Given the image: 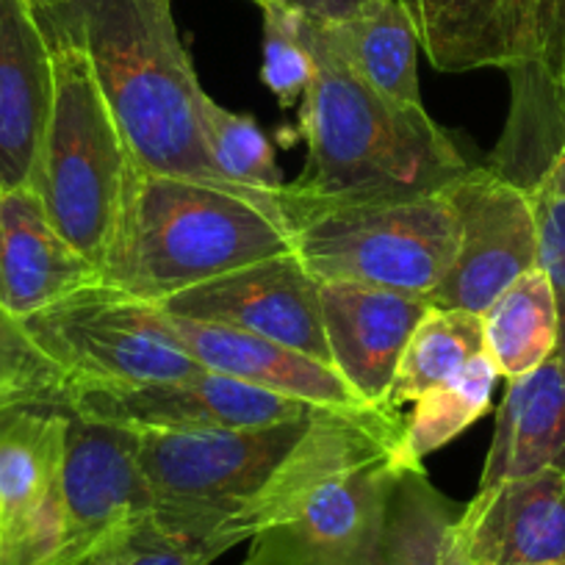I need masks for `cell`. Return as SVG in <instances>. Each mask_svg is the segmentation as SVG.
Listing matches in <instances>:
<instances>
[{
  "instance_id": "cell-30",
  "label": "cell",
  "mask_w": 565,
  "mask_h": 565,
  "mask_svg": "<svg viewBox=\"0 0 565 565\" xmlns=\"http://www.w3.org/2000/svg\"><path fill=\"white\" fill-rule=\"evenodd\" d=\"M258 7H280L313 23H333L350 18L366 0H255Z\"/></svg>"
},
{
  "instance_id": "cell-27",
  "label": "cell",
  "mask_w": 565,
  "mask_h": 565,
  "mask_svg": "<svg viewBox=\"0 0 565 565\" xmlns=\"http://www.w3.org/2000/svg\"><path fill=\"white\" fill-rule=\"evenodd\" d=\"M260 14H264L260 78L280 108L302 106L317 78V62L302 31V18L280 7H260Z\"/></svg>"
},
{
  "instance_id": "cell-24",
  "label": "cell",
  "mask_w": 565,
  "mask_h": 565,
  "mask_svg": "<svg viewBox=\"0 0 565 565\" xmlns=\"http://www.w3.org/2000/svg\"><path fill=\"white\" fill-rule=\"evenodd\" d=\"M497 366L480 352L447 383L436 385L413 402V413L402 422L399 458L407 469H422V460L466 433L491 405Z\"/></svg>"
},
{
  "instance_id": "cell-26",
  "label": "cell",
  "mask_w": 565,
  "mask_h": 565,
  "mask_svg": "<svg viewBox=\"0 0 565 565\" xmlns=\"http://www.w3.org/2000/svg\"><path fill=\"white\" fill-rule=\"evenodd\" d=\"M67 377L34 344L18 317L0 308V411L12 405L64 407Z\"/></svg>"
},
{
  "instance_id": "cell-25",
  "label": "cell",
  "mask_w": 565,
  "mask_h": 565,
  "mask_svg": "<svg viewBox=\"0 0 565 565\" xmlns=\"http://www.w3.org/2000/svg\"><path fill=\"white\" fill-rule=\"evenodd\" d=\"M205 141H209L211 164L231 186L258 198H280L286 181L277 170L275 148L249 114L227 111L209 97Z\"/></svg>"
},
{
  "instance_id": "cell-10",
  "label": "cell",
  "mask_w": 565,
  "mask_h": 565,
  "mask_svg": "<svg viewBox=\"0 0 565 565\" xmlns=\"http://www.w3.org/2000/svg\"><path fill=\"white\" fill-rule=\"evenodd\" d=\"M64 411L130 430H244L300 422L333 407L308 405L200 369L189 377L153 383H70Z\"/></svg>"
},
{
  "instance_id": "cell-18",
  "label": "cell",
  "mask_w": 565,
  "mask_h": 565,
  "mask_svg": "<svg viewBox=\"0 0 565 565\" xmlns=\"http://www.w3.org/2000/svg\"><path fill=\"white\" fill-rule=\"evenodd\" d=\"M167 319L189 355L209 372H220L225 377L317 407H333V411L366 407L330 363L317 361L306 352L225 324L194 322L170 313Z\"/></svg>"
},
{
  "instance_id": "cell-15",
  "label": "cell",
  "mask_w": 565,
  "mask_h": 565,
  "mask_svg": "<svg viewBox=\"0 0 565 565\" xmlns=\"http://www.w3.org/2000/svg\"><path fill=\"white\" fill-rule=\"evenodd\" d=\"M463 565H565V471L477 488L458 519Z\"/></svg>"
},
{
  "instance_id": "cell-22",
  "label": "cell",
  "mask_w": 565,
  "mask_h": 565,
  "mask_svg": "<svg viewBox=\"0 0 565 565\" xmlns=\"http://www.w3.org/2000/svg\"><path fill=\"white\" fill-rule=\"evenodd\" d=\"M424 469H405L396 480L385 513V565H463L458 548V519Z\"/></svg>"
},
{
  "instance_id": "cell-12",
  "label": "cell",
  "mask_w": 565,
  "mask_h": 565,
  "mask_svg": "<svg viewBox=\"0 0 565 565\" xmlns=\"http://www.w3.org/2000/svg\"><path fill=\"white\" fill-rule=\"evenodd\" d=\"M64 548L58 565H78L100 543L156 510L139 463V433L67 411L62 458Z\"/></svg>"
},
{
  "instance_id": "cell-11",
  "label": "cell",
  "mask_w": 565,
  "mask_h": 565,
  "mask_svg": "<svg viewBox=\"0 0 565 565\" xmlns=\"http://www.w3.org/2000/svg\"><path fill=\"white\" fill-rule=\"evenodd\" d=\"M67 411H0V565H58L64 548L62 458Z\"/></svg>"
},
{
  "instance_id": "cell-9",
  "label": "cell",
  "mask_w": 565,
  "mask_h": 565,
  "mask_svg": "<svg viewBox=\"0 0 565 565\" xmlns=\"http://www.w3.org/2000/svg\"><path fill=\"white\" fill-rule=\"evenodd\" d=\"M444 198L458 216V255L430 302L482 317L521 275L541 266L535 198L488 164L469 167Z\"/></svg>"
},
{
  "instance_id": "cell-17",
  "label": "cell",
  "mask_w": 565,
  "mask_h": 565,
  "mask_svg": "<svg viewBox=\"0 0 565 565\" xmlns=\"http://www.w3.org/2000/svg\"><path fill=\"white\" fill-rule=\"evenodd\" d=\"M100 280L31 186L0 192V308L25 319Z\"/></svg>"
},
{
  "instance_id": "cell-23",
  "label": "cell",
  "mask_w": 565,
  "mask_h": 565,
  "mask_svg": "<svg viewBox=\"0 0 565 565\" xmlns=\"http://www.w3.org/2000/svg\"><path fill=\"white\" fill-rule=\"evenodd\" d=\"M480 352H486L480 313L433 306L402 352L388 394V411L399 416L402 405H413L422 394L452 380Z\"/></svg>"
},
{
  "instance_id": "cell-7",
  "label": "cell",
  "mask_w": 565,
  "mask_h": 565,
  "mask_svg": "<svg viewBox=\"0 0 565 565\" xmlns=\"http://www.w3.org/2000/svg\"><path fill=\"white\" fill-rule=\"evenodd\" d=\"M317 416V413H313ZM244 430H136L153 513L220 557L242 543L238 521L295 449L308 422Z\"/></svg>"
},
{
  "instance_id": "cell-28",
  "label": "cell",
  "mask_w": 565,
  "mask_h": 565,
  "mask_svg": "<svg viewBox=\"0 0 565 565\" xmlns=\"http://www.w3.org/2000/svg\"><path fill=\"white\" fill-rule=\"evenodd\" d=\"M216 554L170 530L156 513L108 537L78 565H209Z\"/></svg>"
},
{
  "instance_id": "cell-1",
  "label": "cell",
  "mask_w": 565,
  "mask_h": 565,
  "mask_svg": "<svg viewBox=\"0 0 565 565\" xmlns=\"http://www.w3.org/2000/svg\"><path fill=\"white\" fill-rule=\"evenodd\" d=\"M34 12L42 29L84 47L139 170L242 192L211 164L209 95L178 34L172 0H51Z\"/></svg>"
},
{
  "instance_id": "cell-32",
  "label": "cell",
  "mask_w": 565,
  "mask_h": 565,
  "mask_svg": "<svg viewBox=\"0 0 565 565\" xmlns=\"http://www.w3.org/2000/svg\"><path fill=\"white\" fill-rule=\"evenodd\" d=\"M535 192H554V194H565V139H563V148H559L557 159H554L552 170L546 172L541 186Z\"/></svg>"
},
{
  "instance_id": "cell-21",
  "label": "cell",
  "mask_w": 565,
  "mask_h": 565,
  "mask_svg": "<svg viewBox=\"0 0 565 565\" xmlns=\"http://www.w3.org/2000/svg\"><path fill=\"white\" fill-rule=\"evenodd\" d=\"M486 352L499 377L515 380L535 372L557 352V300L541 266L521 275L482 313Z\"/></svg>"
},
{
  "instance_id": "cell-5",
  "label": "cell",
  "mask_w": 565,
  "mask_h": 565,
  "mask_svg": "<svg viewBox=\"0 0 565 565\" xmlns=\"http://www.w3.org/2000/svg\"><path fill=\"white\" fill-rule=\"evenodd\" d=\"M53 100L31 189L56 231L100 275L122 222L136 164L84 47L45 29Z\"/></svg>"
},
{
  "instance_id": "cell-3",
  "label": "cell",
  "mask_w": 565,
  "mask_h": 565,
  "mask_svg": "<svg viewBox=\"0 0 565 565\" xmlns=\"http://www.w3.org/2000/svg\"><path fill=\"white\" fill-rule=\"evenodd\" d=\"M441 73L504 70L510 114L488 167L535 192L565 139V0H405Z\"/></svg>"
},
{
  "instance_id": "cell-16",
  "label": "cell",
  "mask_w": 565,
  "mask_h": 565,
  "mask_svg": "<svg viewBox=\"0 0 565 565\" xmlns=\"http://www.w3.org/2000/svg\"><path fill=\"white\" fill-rule=\"evenodd\" d=\"M51 100V42L31 0H0V192L34 181Z\"/></svg>"
},
{
  "instance_id": "cell-13",
  "label": "cell",
  "mask_w": 565,
  "mask_h": 565,
  "mask_svg": "<svg viewBox=\"0 0 565 565\" xmlns=\"http://www.w3.org/2000/svg\"><path fill=\"white\" fill-rule=\"evenodd\" d=\"M319 289L322 282L289 253L200 282L159 308L170 317L247 330L330 363Z\"/></svg>"
},
{
  "instance_id": "cell-31",
  "label": "cell",
  "mask_w": 565,
  "mask_h": 565,
  "mask_svg": "<svg viewBox=\"0 0 565 565\" xmlns=\"http://www.w3.org/2000/svg\"><path fill=\"white\" fill-rule=\"evenodd\" d=\"M242 565H313V563H306V559L295 557V554H289L286 548L266 541L264 535H255L253 546H249L247 552V559H244Z\"/></svg>"
},
{
  "instance_id": "cell-14",
  "label": "cell",
  "mask_w": 565,
  "mask_h": 565,
  "mask_svg": "<svg viewBox=\"0 0 565 565\" xmlns=\"http://www.w3.org/2000/svg\"><path fill=\"white\" fill-rule=\"evenodd\" d=\"M319 297L330 366L363 405L391 413L388 394L402 352L418 322L430 313V297L352 282H322Z\"/></svg>"
},
{
  "instance_id": "cell-19",
  "label": "cell",
  "mask_w": 565,
  "mask_h": 565,
  "mask_svg": "<svg viewBox=\"0 0 565 565\" xmlns=\"http://www.w3.org/2000/svg\"><path fill=\"white\" fill-rule=\"evenodd\" d=\"M543 469L565 471V361L559 355L508 380L480 488Z\"/></svg>"
},
{
  "instance_id": "cell-20",
  "label": "cell",
  "mask_w": 565,
  "mask_h": 565,
  "mask_svg": "<svg viewBox=\"0 0 565 565\" xmlns=\"http://www.w3.org/2000/svg\"><path fill=\"white\" fill-rule=\"evenodd\" d=\"M308 23L328 42L330 51L374 92L402 106H422V92H418L422 42L405 0H366L344 20L333 23L308 20Z\"/></svg>"
},
{
  "instance_id": "cell-33",
  "label": "cell",
  "mask_w": 565,
  "mask_h": 565,
  "mask_svg": "<svg viewBox=\"0 0 565 565\" xmlns=\"http://www.w3.org/2000/svg\"><path fill=\"white\" fill-rule=\"evenodd\" d=\"M31 3H34V7H42V3H51V0H31Z\"/></svg>"
},
{
  "instance_id": "cell-29",
  "label": "cell",
  "mask_w": 565,
  "mask_h": 565,
  "mask_svg": "<svg viewBox=\"0 0 565 565\" xmlns=\"http://www.w3.org/2000/svg\"><path fill=\"white\" fill-rule=\"evenodd\" d=\"M537 211V233H541V269L552 280L557 300V352L565 361V194L532 192Z\"/></svg>"
},
{
  "instance_id": "cell-8",
  "label": "cell",
  "mask_w": 565,
  "mask_h": 565,
  "mask_svg": "<svg viewBox=\"0 0 565 565\" xmlns=\"http://www.w3.org/2000/svg\"><path fill=\"white\" fill-rule=\"evenodd\" d=\"M70 383H153L200 372L156 302L92 282L20 319Z\"/></svg>"
},
{
  "instance_id": "cell-2",
  "label": "cell",
  "mask_w": 565,
  "mask_h": 565,
  "mask_svg": "<svg viewBox=\"0 0 565 565\" xmlns=\"http://www.w3.org/2000/svg\"><path fill=\"white\" fill-rule=\"evenodd\" d=\"M317 78L302 100L308 159L277 200L344 203L444 192L469 170L424 106H402L358 78L302 18Z\"/></svg>"
},
{
  "instance_id": "cell-4",
  "label": "cell",
  "mask_w": 565,
  "mask_h": 565,
  "mask_svg": "<svg viewBox=\"0 0 565 565\" xmlns=\"http://www.w3.org/2000/svg\"><path fill=\"white\" fill-rule=\"evenodd\" d=\"M295 253L280 200L136 167L103 286L164 302L242 266Z\"/></svg>"
},
{
  "instance_id": "cell-6",
  "label": "cell",
  "mask_w": 565,
  "mask_h": 565,
  "mask_svg": "<svg viewBox=\"0 0 565 565\" xmlns=\"http://www.w3.org/2000/svg\"><path fill=\"white\" fill-rule=\"evenodd\" d=\"M295 255L319 282L430 297L458 255V216L444 192L411 198L280 200Z\"/></svg>"
}]
</instances>
